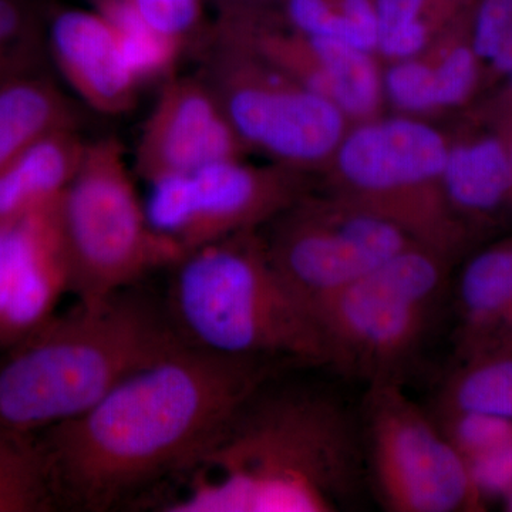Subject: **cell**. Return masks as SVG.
Wrapping results in <instances>:
<instances>
[{"instance_id": "cell-33", "label": "cell", "mask_w": 512, "mask_h": 512, "mask_svg": "<svg viewBox=\"0 0 512 512\" xmlns=\"http://www.w3.org/2000/svg\"><path fill=\"white\" fill-rule=\"evenodd\" d=\"M508 322H512V318L510 320H508Z\"/></svg>"}, {"instance_id": "cell-22", "label": "cell", "mask_w": 512, "mask_h": 512, "mask_svg": "<svg viewBox=\"0 0 512 512\" xmlns=\"http://www.w3.org/2000/svg\"><path fill=\"white\" fill-rule=\"evenodd\" d=\"M47 16L39 0H0V87L42 72Z\"/></svg>"}, {"instance_id": "cell-21", "label": "cell", "mask_w": 512, "mask_h": 512, "mask_svg": "<svg viewBox=\"0 0 512 512\" xmlns=\"http://www.w3.org/2000/svg\"><path fill=\"white\" fill-rule=\"evenodd\" d=\"M468 325L480 329L512 318V248L493 249L470 262L461 278Z\"/></svg>"}, {"instance_id": "cell-15", "label": "cell", "mask_w": 512, "mask_h": 512, "mask_svg": "<svg viewBox=\"0 0 512 512\" xmlns=\"http://www.w3.org/2000/svg\"><path fill=\"white\" fill-rule=\"evenodd\" d=\"M77 130V113L45 72L0 87V170L43 137Z\"/></svg>"}, {"instance_id": "cell-17", "label": "cell", "mask_w": 512, "mask_h": 512, "mask_svg": "<svg viewBox=\"0 0 512 512\" xmlns=\"http://www.w3.org/2000/svg\"><path fill=\"white\" fill-rule=\"evenodd\" d=\"M59 507L39 434L0 427V512H47Z\"/></svg>"}, {"instance_id": "cell-2", "label": "cell", "mask_w": 512, "mask_h": 512, "mask_svg": "<svg viewBox=\"0 0 512 512\" xmlns=\"http://www.w3.org/2000/svg\"><path fill=\"white\" fill-rule=\"evenodd\" d=\"M165 512H339L367 487L359 410L325 387H258L191 467Z\"/></svg>"}, {"instance_id": "cell-32", "label": "cell", "mask_w": 512, "mask_h": 512, "mask_svg": "<svg viewBox=\"0 0 512 512\" xmlns=\"http://www.w3.org/2000/svg\"><path fill=\"white\" fill-rule=\"evenodd\" d=\"M508 156H510V163H511V167H512V148H511L510 153H508Z\"/></svg>"}, {"instance_id": "cell-26", "label": "cell", "mask_w": 512, "mask_h": 512, "mask_svg": "<svg viewBox=\"0 0 512 512\" xmlns=\"http://www.w3.org/2000/svg\"><path fill=\"white\" fill-rule=\"evenodd\" d=\"M437 107L457 106L467 99L477 79V56L473 49L458 46L434 67Z\"/></svg>"}, {"instance_id": "cell-13", "label": "cell", "mask_w": 512, "mask_h": 512, "mask_svg": "<svg viewBox=\"0 0 512 512\" xmlns=\"http://www.w3.org/2000/svg\"><path fill=\"white\" fill-rule=\"evenodd\" d=\"M46 43L57 69L87 106L106 116L133 109L141 83L100 12L55 10L47 15Z\"/></svg>"}, {"instance_id": "cell-16", "label": "cell", "mask_w": 512, "mask_h": 512, "mask_svg": "<svg viewBox=\"0 0 512 512\" xmlns=\"http://www.w3.org/2000/svg\"><path fill=\"white\" fill-rule=\"evenodd\" d=\"M309 45L319 70L309 76L308 89L328 97L343 114H372L379 106L382 84L369 52L326 37H313Z\"/></svg>"}, {"instance_id": "cell-19", "label": "cell", "mask_w": 512, "mask_h": 512, "mask_svg": "<svg viewBox=\"0 0 512 512\" xmlns=\"http://www.w3.org/2000/svg\"><path fill=\"white\" fill-rule=\"evenodd\" d=\"M439 407L443 416L481 414L512 421V356L478 360L451 377Z\"/></svg>"}, {"instance_id": "cell-18", "label": "cell", "mask_w": 512, "mask_h": 512, "mask_svg": "<svg viewBox=\"0 0 512 512\" xmlns=\"http://www.w3.org/2000/svg\"><path fill=\"white\" fill-rule=\"evenodd\" d=\"M441 180L447 197L458 207L491 210L511 190L510 156L493 138L453 148L448 150Z\"/></svg>"}, {"instance_id": "cell-34", "label": "cell", "mask_w": 512, "mask_h": 512, "mask_svg": "<svg viewBox=\"0 0 512 512\" xmlns=\"http://www.w3.org/2000/svg\"><path fill=\"white\" fill-rule=\"evenodd\" d=\"M94 2H96V0H94Z\"/></svg>"}, {"instance_id": "cell-25", "label": "cell", "mask_w": 512, "mask_h": 512, "mask_svg": "<svg viewBox=\"0 0 512 512\" xmlns=\"http://www.w3.org/2000/svg\"><path fill=\"white\" fill-rule=\"evenodd\" d=\"M150 28L180 42L200 25L202 0H131Z\"/></svg>"}, {"instance_id": "cell-4", "label": "cell", "mask_w": 512, "mask_h": 512, "mask_svg": "<svg viewBox=\"0 0 512 512\" xmlns=\"http://www.w3.org/2000/svg\"><path fill=\"white\" fill-rule=\"evenodd\" d=\"M167 306L185 342L221 355L328 367L318 313L252 231L187 252L171 268Z\"/></svg>"}, {"instance_id": "cell-3", "label": "cell", "mask_w": 512, "mask_h": 512, "mask_svg": "<svg viewBox=\"0 0 512 512\" xmlns=\"http://www.w3.org/2000/svg\"><path fill=\"white\" fill-rule=\"evenodd\" d=\"M184 342L138 285L77 302L0 352V427L39 434L72 420Z\"/></svg>"}, {"instance_id": "cell-28", "label": "cell", "mask_w": 512, "mask_h": 512, "mask_svg": "<svg viewBox=\"0 0 512 512\" xmlns=\"http://www.w3.org/2000/svg\"><path fill=\"white\" fill-rule=\"evenodd\" d=\"M512 33V0H480L474 19L473 52L493 60Z\"/></svg>"}, {"instance_id": "cell-23", "label": "cell", "mask_w": 512, "mask_h": 512, "mask_svg": "<svg viewBox=\"0 0 512 512\" xmlns=\"http://www.w3.org/2000/svg\"><path fill=\"white\" fill-rule=\"evenodd\" d=\"M389 99L399 109L420 113L437 107L433 67L417 60H400L384 80Z\"/></svg>"}, {"instance_id": "cell-1", "label": "cell", "mask_w": 512, "mask_h": 512, "mask_svg": "<svg viewBox=\"0 0 512 512\" xmlns=\"http://www.w3.org/2000/svg\"><path fill=\"white\" fill-rule=\"evenodd\" d=\"M272 370L271 360L184 342L80 416L42 431L60 507L110 511L170 484Z\"/></svg>"}, {"instance_id": "cell-20", "label": "cell", "mask_w": 512, "mask_h": 512, "mask_svg": "<svg viewBox=\"0 0 512 512\" xmlns=\"http://www.w3.org/2000/svg\"><path fill=\"white\" fill-rule=\"evenodd\" d=\"M110 23L124 59L141 84L170 72L180 55L181 43L147 25L131 0H96Z\"/></svg>"}, {"instance_id": "cell-24", "label": "cell", "mask_w": 512, "mask_h": 512, "mask_svg": "<svg viewBox=\"0 0 512 512\" xmlns=\"http://www.w3.org/2000/svg\"><path fill=\"white\" fill-rule=\"evenodd\" d=\"M454 430L447 434L467 463L471 458L512 441V421L481 414H451Z\"/></svg>"}, {"instance_id": "cell-27", "label": "cell", "mask_w": 512, "mask_h": 512, "mask_svg": "<svg viewBox=\"0 0 512 512\" xmlns=\"http://www.w3.org/2000/svg\"><path fill=\"white\" fill-rule=\"evenodd\" d=\"M284 6L293 28L308 39L326 37L339 42L345 39L348 22L333 0H284Z\"/></svg>"}, {"instance_id": "cell-14", "label": "cell", "mask_w": 512, "mask_h": 512, "mask_svg": "<svg viewBox=\"0 0 512 512\" xmlns=\"http://www.w3.org/2000/svg\"><path fill=\"white\" fill-rule=\"evenodd\" d=\"M87 143L77 130L36 141L0 170V220L59 200L82 164Z\"/></svg>"}, {"instance_id": "cell-29", "label": "cell", "mask_w": 512, "mask_h": 512, "mask_svg": "<svg viewBox=\"0 0 512 512\" xmlns=\"http://www.w3.org/2000/svg\"><path fill=\"white\" fill-rule=\"evenodd\" d=\"M471 476L480 493H510L512 490V441L471 458Z\"/></svg>"}, {"instance_id": "cell-8", "label": "cell", "mask_w": 512, "mask_h": 512, "mask_svg": "<svg viewBox=\"0 0 512 512\" xmlns=\"http://www.w3.org/2000/svg\"><path fill=\"white\" fill-rule=\"evenodd\" d=\"M292 211L264 239L265 247L288 284L315 308L394 255L419 245L399 224L357 202Z\"/></svg>"}, {"instance_id": "cell-30", "label": "cell", "mask_w": 512, "mask_h": 512, "mask_svg": "<svg viewBox=\"0 0 512 512\" xmlns=\"http://www.w3.org/2000/svg\"><path fill=\"white\" fill-rule=\"evenodd\" d=\"M434 0H375L379 35L426 20Z\"/></svg>"}, {"instance_id": "cell-11", "label": "cell", "mask_w": 512, "mask_h": 512, "mask_svg": "<svg viewBox=\"0 0 512 512\" xmlns=\"http://www.w3.org/2000/svg\"><path fill=\"white\" fill-rule=\"evenodd\" d=\"M59 201L0 220V352L45 325L70 293Z\"/></svg>"}, {"instance_id": "cell-5", "label": "cell", "mask_w": 512, "mask_h": 512, "mask_svg": "<svg viewBox=\"0 0 512 512\" xmlns=\"http://www.w3.org/2000/svg\"><path fill=\"white\" fill-rule=\"evenodd\" d=\"M446 292V259L413 245L316 303L328 367L366 387L402 383Z\"/></svg>"}, {"instance_id": "cell-9", "label": "cell", "mask_w": 512, "mask_h": 512, "mask_svg": "<svg viewBox=\"0 0 512 512\" xmlns=\"http://www.w3.org/2000/svg\"><path fill=\"white\" fill-rule=\"evenodd\" d=\"M148 187V222L184 255L252 231L291 205V192L278 177L259 173L235 158L192 173L164 175Z\"/></svg>"}, {"instance_id": "cell-10", "label": "cell", "mask_w": 512, "mask_h": 512, "mask_svg": "<svg viewBox=\"0 0 512 512\" xmlns=\"http://www.w3.org/2000/svg\"><path fill=\"white\" fill-rule=\"evenodd\" d=\"M234 70L221 77L218 100L241 140L288 161H315L339 146L343 111L328 97Z\"/></svg>"}, {"instance_id": "cell-7", "label": "cell", "mask_w": 512, "mask_h": 512, "mask_svg": "<svg viewBox=\"0 0 512 512\" xmlns=\"http://www.w3.org/2000/svg\"><path fill=\"white\" fill-rule=\"evenodd\" d=\"M367 487L389 512H456L480 490L466 458L402 383L366 387L359 409Z\"/></svg>"}, {"instance_id": "cell-12", "label": "cell", "mask_w": 512, "mask_h": 512, "mask_svg": "<svg viewBox=\"0 0 512 512\" xmlns=\"http://www.w3.org/2000/svg\"><path fill=\"white\" fill-rule=\"evenodd\" d=\"M239 136L214 92L194 77L165 84L141 133L137 173L150 183L235 158Z\"/></svg>"}, {"instance_id": "cell-6", "label": "cell", "mask_w": 512, "mask_h": 512, "mask_svg": "<svg viewBox=\"0 0 512 512\" xmlns=\"http://www.w3.org/2000/svg\"><path fill=\"white\" fill-rule=\"evenodd\" d=\"M60 231L77 302H97L140 285L184 256L148 222L124 151L114 138L87 144L59 201Z\"/></svg>"}, {"instance_id": "cell-31", "label": "cell", "mask_w": 512, "mask_h": 512, "mask_svg": "<svg viewBox=\"0 0 512 512\" xmlns=\"http://www.w3.org/2000/svg\"><path fill=\"white\" fill-rule=\"evenodd\" d=\"M227 9H237L239 6H247L252 0H220Z\"/></svg>"}]
</instances>
